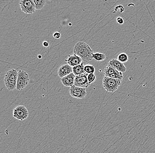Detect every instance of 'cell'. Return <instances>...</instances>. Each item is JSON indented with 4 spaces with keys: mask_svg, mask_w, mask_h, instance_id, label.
<instances>
[{
    "mask_svg": "<svg viewBox=\"0 0 155 153\" xmlns=\"http://www.w3.org/2000/svg\"><path fill=\"white\" fill-rule=\"evenodd\" d=\"M87 79H88V82L91 85V84L94 83L95 81L96 80V76L94 73L88 74L87 75Z\"/></svg>",
    "mask_w": 155,
    "mask_h": 153,
    "instance_id": "obj_19",
    "label": "cell"
},
{
    "mask_svg": "<svg viewBox=\"0 0 155 153\" xmlns=\"http://www.w3.org/2000/svg\"><path fill=\"white\" fill-rule=\"evenodd\" d=\"M29 81V75L24 71L19 70L18 73L16 89L18 91L23 90L28 85Z\"/></svg>",
    "mask_w": 155,
    "mask_h": 153,
    "instance_id": "obj_4",
    "label": "cell"
},
{
    "mask_svg": "<svg viewBox=\"0 0 155 153\" xmlns=\"http://www.w3.org/2000/svg\"><path fill=\"white\" fill-rule=\"evenodd\" d=\"M73 72L72 67L68 64L63 65L59 68L58 74L60 78H62Z\"/></svg>",
    "mask_w": 155,
    "mask_h": 153,
    "instance_id": "obj_12",
    "label": "cell"
},
{
    "mask_svg": "<svg viewBox=\"0 0 155 153\" xmlns=\"http://www.w3.org/2000/svg\"><path fill=\"white\" fill-rule=\"evenodd\" d=\"M105 76L110 77L113 79H120L122 80L124 78L123 73L111 67L109 65H107L105 68L104 72Z\"/></svg>",
    "mask_w": 155,
    "mask_h": 153,
    "instance_id": "obj_7",
    "label": "cell"
},
{
    "mask_svg": "<svg viewBox=\"0 0 155 153\" xmlns=\"http://www.w3.org/2000/svg\"><path fill=\"white\" fill-rule=\"evenodd\" d=\"M108 65L122 73L125 72L127 70V68L124 64L116 59L111 60L108 63Z\"/></svg>",
    "mask_w": 155,
    "mask_h": 153,
    "instance_id": "obj_10",
    "label": "cell"
},
{
    "mask_svg": "<svg viewBox=\"0 0 155 153\" xmlns=\"http://www.w3.org/2000/svg\"><path fill=\"white\" fill-rule=\"evenodd\" d=\"M74 55L80 57L82 61L87 62H91L93 59V55L94 53L88 44L81 42L75 44L74 48Z\"/></svg>",
    "mask_w": 155,
    "mask_h": 153,
    "instance_id": "obj_1",
    "label": "cell"
},
{
    "mask_svg": "<svg viewBox=\"0 0 155 153\" xmlns=\"http://www.w3.org/2000/svg\"><path fill=\"white\" fill-rule=\"evenodd\" d=\"M38 58L39 59L41 58H42V56H41V55H38Z\"/></svg>",
    "mask_w": 155,
    "mask_h": 153,
    "instance_id": "obj_23",
    "label": "cell"
},
{
    "mask_svg": "<svg viewBox=\"0 0 155 153\" xmlns=\"http://www.w3.org/2000/svg\"><path fill=\"white\" fill-rule=\"evenodd\" d=\"M129 60L128 56L126 53H121L118 56V60L121 62V63H124L128 62Z\"/></svg>",
    "mask_w": 155,
    "mask_h": 153,
    "instance_id": "obj_18",
    "label": "cell"
},
{
    "mask_svg": "<svg viewBox=\"0 0 155 153\" xmlns=\"http://www.w3.org/2000/svg\"><path fill=\"white\" fill-rule=\"evenodd\" d=\"M84 66L83 64L76 66L72 68L73 73L74 74L75 76L81 75L86 74L85 71H84Z\"/></svg>",
    "mask_w": 155,
    "mask_h": 153,
    "instance_id": "obj_14",
    "label": "cell"
},
{
    "mask_svg": "<svg viewBox=\"0 0 155 153\" xmlns=\"http://www.w3.org/2000/svg\"><path fill=\"white\" fill-rule=\"evenodd\" d=\"M93 59H94L97 62H103L107 58L106 56L103 53H94L93 55Z\"/></svg>",
    "mask_w": 155,
    "mask_h": 153,
    "instance_id": "obj_15",
    "label": "cell"
},
{
    "mask_svg": "<svg viewBox=\"0 0 155 153\" xmlns=\"http://www.w3.org/2000/svg\"><path fill=\"white\" fill-rule=\"evenodd\" d=\"M34 3L35 5V8L36 10H41L42 9L45 5L46 1L44 0H34Z\"/></svg>",
    "mask_w": 155,
    "mask_h": 153,
    "instance_id": "obj_16",
    "label": "cell"
},
{
    "mask_svg": "<svg viewBox=\"0 0 155 153\" xmlns=\"http://www.w3.org/2000/svg\"><path fill=\"white\" fill-rule=\"evenodd\" d=\"M87 74L75 76L74 79V86L79 88H87L90 86L88 79H87Z\"/></svg>",
    "mask_w": 155,
    "mask_h": 153,
    "instance_id": "obj_9",
    "label": "cell"
},
{
    "mask_svg": "<svg viewBox=\"0 0 155 153\" xmlns=\"http://www.w3.org/2000/svg\"><path fill=\"white\" fill-rule=\"evenodd\" d=\"M66 62L68 65L73 68L82 64V60L79 56L74 54L72 55H69L68 59L66 60Z\"/></svg>",
    "mask_w": 155,
    "mask_h": 153,
    "instance_id": "obj_11",
    "label": "cell"
},
{
    "mask_svg": "<svg viewBox=\"0 0 155 153\" xmlns=\"http://www.w3.org/2000/svg\"><path fill=\"white\" fill-rule=\"evenodd\" d=\"M18 72L12 69L6 72L5 76L4 83L6 88L9 91L16 89Z\"/></svg>",
    "mask_w": 155,
    "mask_h": 153,
    "instance_id": "obj_2",
    "label": "cell"
},
{
    "mask_svg": "<svg viewBox=\"0 0 155 153\" xmlns=\"http://www.w3.org/2000/svg\"><path fill=\"white\" fill-rule=\"evenodd\" d=\"M21 10L27 14H32L35 12V5L34 0H22L19 2Z\"/></svg>",
    "mask_w": 155,
    "mask_h": 153,
    "instance_id": "obj_6",
    "label": "cell"
},
{
    "mask_svg": "<svg viewBox=\"0 0 155 153\" xmlns=\"http://www.w3.org/2000/svg\"><path fill=\"white\" fill-rule=\"evenodd\" d=\"M53 36L56 39H58L61 38V34L60 33L58 32H56L53 34Z\"/></svg>",
    "mask_w": 155,
    "mask_h": 153,
    "instance_id": "obj_21",
    "label": "cell"
},
{
    "mask_svg": "<svg viewBox=\"0 0 155 153\" xmlns=\"http://www.w3.org/2000/svg\"><path fill=\"white\" fill-rule=\"evenodd\" d=\"M116 21H117V23L120 25H123L124 23V19L121 17H117V19H116Z\"/></svg>",
    "mask_w": 155,
    "mask_h": 153,
    "instance_id": "obj_20",
    "label": "cell"
},
{
    "mask_svg": "<svg viewBox=\"0 0 155 153\" xmlns=\"http://www.w3.org/2000/svg\"><path fill=\"white\" fill-rule=\"evenodd\" d=\"M75 75L73 72L61 78V82L64 86L67 87H72L74 86Z\"/></svg>",
    "mask_w": 155,
    "mask_h": 153,
    "instance_id": "obj_13",
    "label": "cell"
},
{
    "mask_svg": "<svg viewBox=\"0 0 155 153\" xmlns=\"http://www.w3.org/2000/svg\"><path fill=\"white\" fill-rule=\"evenodd\" d=\"M28 115V111L24 105H19L13 110V117L18 121H23L26 120Z\"/></svg>",
    "mask_w": 155,
    "mask_h": 153,
    "instance_id": "obj_5",
    "label": "cell"
},
{
    "mask_svg": "<svg viewBox=\"0 0 155 153\" xmlns=\"http://www.w3.org/2000/svg\"><path fill=\"white\" fill-rule=\"evenodd\" d=\"M70 94L72 97L77 99L84 98L87 95L86 88L72 86L70 89Z\"/></svg>",
    "mask_w": 155,
    "mask_h": 153,
    "instance_id": "obj_8",
    "label": "cell"
},
{
    "mask_svg": "<svg viewBox=\"0 0 155 153\" xmlns=\"http://www.w3.org/2000/svg\"><path fill=\"white\" fill-rule=\"evenodd\" d=\"M84 71L86 74H91L94 73L95 69L94 66L91 65H87L84 66Z\"/></svg>",
    "mask_w": 155,
    "mask_h": 153,
    "instance_id": "obj_17",
    "label": "cell"
},
{
    "mask_svg": "<svg viewBox=\"0 0 155 153\" xmlns=\"http://www.w3.org/2000/svg\"><path fill=\"white\" fill-rule=\"evenodd\" d=\"M43 45L44 47H48V46H49V43L47 41H45L43 43Z\"/></svg>",
    "mask_w": 155,
    "mask_h": 153,
    "instance_id": "obj_22",
    "label": "cell"
},
{
    "mask_svg": "<svg viewBox=\"0 0 155 153\" xmlns=\"http://www.w3.org/2000/svg\"><path fill=\"white\" fill-rule=\"evenodd\" d=\"M122 81L120 79H113L105 76L103 80V86L107 91L114 92L122 84Z\"/></svg>",
    "mask_w": 155,
    "mask_h": 153,
    "instance_id": "obj_3",
    "label": "cell"
}]
</instances>
